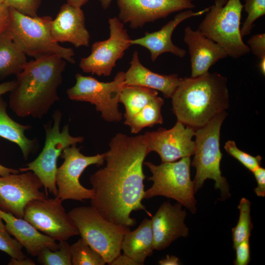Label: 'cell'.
I'll return each mask as SVG.
<instances>
[{
  "label": "cell",
  "mask_w": 265,
  "mask_h": 265,
  "mask_svg": "<svg viewBox=\"0 0 265 265\" xmlns=\"http://www.w3.org/2000/svg\"><path fill=\"white\" fill-rule=\"evenodd\" d=\"M105 153L106 165L93 174L89 181L94 191L91 206L107 220L130 227L136 220L132 211L143 210L151 214L142 203L144 199V161L150 153L144 135L129 136L116 133Z\"/></svg>",
  "instance_id": "1"
},
{
  "label": "cell",
  "mask_w": 265,
  "mask_h": 265,
  "mask_svg": "<svg viewBox=\"0 0 265 265\" xmlns=\"http://www.w3.org/2000/svg\"><path fill=\"white\" fill-rule=\"evenodd\" d=\"M66 60L54 54L27 61L16 75V86L10 92L9 105L20 117L41 119L59 100Z\"/></svg>",
  "instance_id": "2"
},
{
  "label": "cell",
  "mask_w": 265,
  "mask_h": 265,
  "mask_svg": "<svg viewBox=\"0 0 265 265\" xmlns=\"http://www.w3.org/2000/svg\"><path fill=\"white\" fill-rule=\"evenodd\" d=\"M227 78L217 73L181 78L171 97L177 121L195 130L206 125L229 106Z\"/></svg>",
  "instance_id": "3"
},
{
  "label": "cell",
  "mask_w": 265,
  "mask_h": 265,
  "mask_svg": "<svg viewBox=\"0 0 265 265\" xmlns=\"http://www.w3.org/2000/svg\"><path fill=\"white\" fill-rule=\"evenodd\" d=\"M227 115V112L223 111L195 130V151L191 162V165L196 169L194 193L203 186L207 179H212L215 182V189L220 191L223 200L231 195L229 184L220 170L222 157L220 149V129Z\"/></svg>",
  "instance_id": "4"
},
{
  "label": "cell",
  "mask_w": 265,
  "mask_h": 265,
  "mask_svg": "<svg viewBox=\"0 0 265 265\" xmlns=\"http://www.w3.org/2000/svg\"><path fill=\"white\" fill-rule=\"evenodd\" d=\"M7 29L26 55L34 57L54 54L75 63V52L71 48L61 46L51 33L53 18L50 16L32 17L10 8Z\"/></svg>",
  "instance_id": "5"
},
{
  "label": "cell",
  "mask_w": 265,
  "mask_h": 265,
  "mask_svg": "<svg viewBox=\"0 0 265 265\" xmlns=\"http://www.w3.org/2000/svg\"><path fill=\"white\" fill-rule=\"evenodd\" d=\"M243 8L240 0H215L198 28L206 37L220 45L228 56L235 59L250 52L240 34Z\"/></svg>",
  "instance_id": "6"
},
{
  "label": "cell",
  "mask_w": 265,
  "mask_h": 265,
  "mask_svg": "<svg viewBox=\"0 0 265 265\" xmlns=\"http://www.w3.org/2000/svg\"><path fill=\"white\" fill-rule=\"evenodd\" d=\"M68 214L81 238L109 265L121 254V244L130 227L115 224L103 217L92 206L72 209Z\"/></svg>",
  "instance_id": "7"
},
{
  "label": "cell",
  "mask_w": 265,
  "mask_h": 265,
  "mask_svg": "<svg viewBox=\"0 0 265 265\" xmlns=\"http://www.w3.org/2000/svg\"><path fill=\"white\" fill-rule=\"evenodd\" d=\"M191 162L190 157L159 165L144 162L152 174L148 180L153 183L152 186L145 191L144 198L158 196L172 198L192 213H196L197 202L194 197V183L190 178Z\"/></svg>",
  "instance_id": "8"
},
{
  "label": "cell",
  "mask_w": 265,
  "mask_h": 265,
  "mask_svg": "<svg viewBox=\"0 0 265 265\" xmlns=\"http://www.w3.org/2000/svg\"><path fill=\"white\" fill-rule=\"evenodd\" d=\"M62 117V113L60 110L53 112L52 121L44 125L45 140L42 151L35 159L19 169L20 172H33L42 182L46 194L47 195L49 192L54 197L58 193L55 176L58 157L65 148L82 143L84 140L82 136L71 135L68 124L60 130Z\"/></svg>",
  "instance_id": "9"
},
{
  "label": "cell",
  "mask_w": 265,
  "mask_h": 265,
  "mask_svg": "<svg viewBox=\"0 0 265 265\" xmlns=\"http://www.w3.org/2000/svg\"><path fill=\"white\" fill-rule=\"evenodd\" d=\"M76 83L66 91L68 98L75 101L90 103L108 122H119L123 118L119 110V98L125 86V72H118L110 82L100 81L90 76L77 73Z\"/></svg>",
  "instance_id": "10"
},
{
  "label": "cell",
  "mask_w": 265,
  "mask_h": 265,
  "mask_svg": "<svg viewBox=\"0 0 265 265\" xmlns=\"http://www.w3.org/2000/svg\"><path fill=\"white\" fill-rule=\"evenodd\" d=\"M74 144L65 148L60 157L64 160L57 167L55 181L58 193L56 197L62 201L73 200L83 201L91 199L94 195L93 189L84 187L80 182V178L89 166L103 165L105 153L87 156L80 152V148Z\"/></svg>",
  "instance_id": "11"
},
{
  "label": "cell",
  "mask_w": 265,
  "mask_h": 265,
  "mask_svg": "<svg viewBox=\"0 0 265 265\" xmlns=\"http://www.w3.org/2000/svg\"><path fill=\"white\" fill-rule=\"evenodd\" d=\"M110 35L108 39L95 42L91 53L82 58L79 66L83 72L98 76H109L117 60L131 46V40L124 24L118 18L108 19Z\"/></svg>",
  "instance_id": "12"
},
{
  "label": "cell",
  "mask_w": 265,
  "mask_h": 265,
  "mask_svg": "<svg viewBox=\"0 0 265 265\" xmlns=\"http://www.w3.org/2000/svg\"><path fill=\"white\" fill-rule=\"evenodd\" d=\"M57 197L35 199L25 208L24 219L42 233L59 241L67 240L79 232Z\"/></svg>",
  "instance_id": "13"
},
{
  "label": "cell",
  "mask_w": 265,
  "mask_h": 265,
  "mask_svg": "<svg viewBox=\"0 0 265 265\" xmlns=\"http://www.w3.org/2000/svg\"><path fill=\"white\" fill-rule=\"evenodd\" d=\"M43 187L39 178L30 171L0 176V209L24 218L29 202L47 197L40 190Z\"/></svg>",
  "instance_id": "14"
},
{
  "label": "cell",
  "mask_w": 265,
  "mask_h": 265,
  "mask_svg": "<svg viewBox=\"0 0 265 265\" xmlns=\"http://www.w3.org/2000/svg\"><path fill=\"white\" fill-rule=\"evenodd\" d=\"M195 132L193 128L177 121L170 129L159 128L156 131L147 132L143 135L150 152L158 153L163 163L193 155L195 142L192 138Z\"/></svg>",
  "instance_id": "15"
},
{
  "label": "cell",
  "mask_w": 265,
  "mask_h": 265,
  "mask_svg": "<svg viewBox=\"0 0 265 265\" xmlns=\"http://www.w3.org/2000/svg\"><path fill=\"white\" fill-rule=\"evenodd\" d=\"M119 20L134 29L195 7L192 0H116Z\"/></svg>",
  "instance_id": "16"
},
{
  "label": "cell",
  "mask_w": 265,
  "mask_h": 265,
  "mask_svg": "<svg viewBox=\"0 0 265 265\" xmlns=\"http://www.w3.org/2000/svg\"><path fill=\"white\" fill-rule=\"evenodd\" d=\"M186 216V210L179 203L172 205L165 202L160 205L151 219L155 250H163L178 238L188 236Z\"/></svg>",
  "instance_id": "17"
},
{
  "label": "cell",
  "mask_w": 265,
  "mask_h": 265,
  "mask_svg": "<svg viewBox=\"0 0 265 265\" xmlns=\"http://www.w3.org/2000/svg\"><path fill=\"white\" fill-rule=\"evenodd\" d=\"M51 30L53 39L57 43L69 42L77 48L89 45L90 36L81 7L63 4L52 20Z\"/></svg>",
  "instance_id": "18"
},
{
  "label": "cell",
  "mask_w": 265,
  "mask_h": 265,
  "mask_svg": "<svg viewBox=\"0 0 265 265\" xmlns=\"http://www.w3.org/2000/svg\"><path fill=\"white\" fill-rule=\"evenodd\" d=\"M210 7L194 12L191 9L183 11L177 14L173 20L169 21L159 30L146 32L141 38L131 40L132 45H138L146 48L151 54V59L155 61L161 54L170 53L179 57H184L186 51L173 43L172 35L177 26L184 21L192 17L201 15L207 13Z\"/></svg>",
  "instance_id": "19"
},
{
  "label": "cell",
  "mask_w": 265,
  "mask_h": 265,
  "mask_svg": "<svg viewBox=\"0 0 265 265\" xmlns=\"http://www.w3.org/2000/svg\"><path fill=\"white\" fill-rule=\"evenodd\" d=\"M184 40L190 56L191 77L207 73L219 60L228 56L220 45L206 37L199 30H194L189 26L184 30Z\"/></svg>",
  "instance_id": "20"
},
{
  "label": "cell",
  "mask_w": 265,
  "mask_h": 265,
  "mask_svg": "<svg viewBox=\"0 0 265 265\" xmlns=\"http://www.w3.org/2000/svg\"><path fill=\"white\" fill-rule=\"evenodd\" d=\"M181 78L176 74L169 75L153 72L140 61L137 51L133 52L130 67L125 72V86L136 85L159 91L166 98H171Z\"/></svg>",
  "instance_id": "21"
},
{
  "label": "cell",
  "mask_w": 265,
  "mask_h": 265,
  "mask_svg": "<svg viewBox=\"0 0 265 265\" xmlns=\"http://www.w3.org/2000/svg\"><path fill=\"white\" fill-rule=\"evenodd\" d=\"M0 217L5 222L9 233L20 242L32 256H37L44 248L55 250L58 244L53 238L42 233L24 218L0 209Z\"/></svg>",
  "instance_id": "22"
},
{
  "label": "cell",
  "mask_w": 265,
  "mask_h": 265,
  "mask_svg": "<svg viewBox=\"0 0 265 265\" xmlns=\"http://www.w3.org/2000/svg\"><path fill=\"white\" fill-rule=\"evenodd\" d=\"M121 250L138 265H144L146 258L155 250L151 219L145 218L137 229L125 234Z\"/></svg>",
  "instance_id": "23"
},
{
  "label": "cell",
  "mask_w": 265,
  "mask_h": 265,
  "mask_svg": "<svg viewBox=\"0 0 265 265\" xmlns=\"http://www.w3.org/2000/svg\"><path fill=\"white\" fill-rule=\"evenodd\" d=\"M7 103L0 96V137L11 141L20 149L25 159L38 148L36 139H29L25 132L31 128L29 125L20 124L13 120L7 112Z\"/></svg>",
  "instance_id": "24"
},
{
  "label": "cell",
  "mask_w": 265,
  "mask_h": 265,
  "mask_svg": "<svg viewBox=\"0 0 265 265\" xmlns=\"http://www.w3.org/2000/svg\"><path fill=\"white\" fill-rule=\"evenodd\" d=\"M26 53L6 29L0 34V80L17 75L27 63Z\"/></svg>",
  "instance_id": "25"
},
{
  "label": "cell",
  "mask_w": 265,
  "mask_h": 265,
  "mask_svg": "<svg viewBox=\"0 0 265 265\" xmlns=\"http://www.w3.org/2000/svg\"><path fill=\"white\" fill-rule=\"evenodd\" d=\"M157 90L136 85L125 86L121 93L119 103L124 106L125 121L138 113L147 104L158 96Z\"/></svg>",
  "instance_id": "26"
},
{
  "label": "cell",
  "mask_w": 265,
  "mask_h": 265,
  "mask_svg": "<svg viewBox=\"0 0 265 265\" xmlns=\"http://www.w3.org/2000/svg\"><path fill=\"white\" fill-rule=\"evenodd\" d=\"M163 99L159 96L147 104L138 113L124 124L128 126L132 133H138L146 127L163 123L161 107Z\"/></svg>",
  "instance_id": "27"
},
{
  "label": "cell",
  "mask_w": 265,
  "mask_h": 265,
  "mask_svg": "<svg viewBox=\"0 0 265 265\" xmlns=\"http://www.w3.org/2000/svg\"><path fill=\"white\" fill-rule=\"evenodd\" d=\"M239 211L237 225L232 229L233 248L246 238H249L253 229L250 215L251 203L245 198H242L238 207Z\"/></svg>",
  "instance_id": "28"
},
{
  "label": "cell",
  "mask_w": 265,
  "mask_h": 265,
  "mask_svg": "<svg viewBox=\"0 0 265 265\" xmlns=\"http://www.w3.org/2000/svg\"><path fill=\"white\" fill-rule=\"evenodd\" d=\"M71 263L73 265H104L102 256L81 238L70 245Z\"/></svg>",
  "instance_id": "29"
},
{
  "label": "cell",
  "mask_w": 265,
  "mask_h": 265,
  "mask_svg": "<svg viewBox=\"0 0 265 265\" xmlns=\"http://www.w3.org/2000/svg\"><path fill=\"white\" fill-rule=\"evenodd\" d=\"M55 250L42 249L38 254L37 261L44 265H71L70 245L66 240L59 241Z\"/></svg>",
  "instance_id": "30"
},
{
  "label": "cell",
  "mask_w": 265,
  "mask_h": 265,
  "mask_svg": "<svg viewBox=\"0 0 265 265\" xmlns=\"http://www.w3.org/2000/svg\"><path fill=\"white\" fill-rule=\"evenodd\" d=\"M243 7L247 16L240 29L242 37L249 35L253 27L254 23L265 14V0H244Z\"/></svg>",
  "instance_id": "31"
},
{
  "label": "cell",
  "mask_w": 265,
  "mask_h": 265,
  "mask_svg": "<svg viewBox=\"0 0 265 265\" xmlns=\"http://www.w3.org/2000/svg\"><path fill=\"white\" fill-rule=\"evenodd\" d=\"M2 220L0 217V250L11 258L22 259L26 257L22 250L23 246L15 238L11 237Z\"/></svg>",
  "instance_id": "32"
},
{
  "label": "cell",
  "mask_w": 265,
  "mask_h": 265,
  "mask_svg": "<svg viewBox=\"0 0 265 265\" xmlns=\"http://www.w3.org/2000/svg\"><path fill=\"white\" fill-rule=\"evenodd\" d=\"M224 148L229 155L237 159L252 172L261 165L262 159L261 156H253L240 150L233 140L227 141Z\"/></svg>",
  "instance_id": "33"
},
{
  "label": "cell",
  "mask_w": 265,
  "mask_h": 265,
  "mask_svg": "<svg viewBox=\"0 0 265 265\" xmlns=\"http://www.w3.org/2000/svg\"><path fill=\"white\" fill-rule=\"evenodd\" d=\"M9 7L19 12L32 17L37 16V12L41 0H3Z\"/></svg>",
  "instance_id": "34"
},
{
  "label": "cell",
  "mask_w": 265,
  "mask_h": 265,
  "mask_svg": "<svg viewBox=\"0 0 265 265\" xmlns=\"http://www.w3.org/2000/svg\"><path fill=\"white\" fill-rule=\"evenodd\" d=\"M250 51L260 59L265 57V34L258 33L251 36L247 41Z\"/></svg>",
  "instance_id": "35"
},
{
  "label": "cell",
  "mask_w": 265,
  "mask_h": 265,
  "mask_svg": "<svg viewBox=\"0 0 265 265\" xmlns=\"http://www.w3.org/2000/svg\"><path fill=\"white\" fill-rule=\"evenodd\" d=\"M236 259L234 262L235 265H247L250 262L249 238H246L235 248Z\"/></svg>",
  "instance_id": "36"
},
{
  "label": "cell",
  "mask_w": 265,
  "mask_h": 265,
  "mask_svg": "<svg viewBox=\"0 0 265 265\" xmlns=\"http://www.w3.org/2000/svg\"><path fill=\"white\" fill-rule=\"evenodd\" d=\"M257 181V186L254 191L259 197L265 196V169L259 166L253 172Z\"/></svg>",
  "instance_id": "37"
},
{
  "label": "cell",
  "mask_w": 265,
  "mask_h": 265,
  "mask_svg": "<svg viewBox=\"0 0 265 265\" xmlns=\"http://www.w3.org/2000/svg\"><path fill=\"white\" fill-rule=\"evenodd\" d=\"M9 21V7L4 2H1L0 3V34L7 29Z\"/></svg>",
  "instance_id": "38"
},
{
  "label": "cell",
  "mask_w": 265,
  "mask_h": 265,
  "mask_svg": "<svg viewBox=\"0 0 265 265\" xmlns=\"http://www.w3.org/2000/svg\"><path fill=\"white\" fill-rule=\"evenodd\" d=\"M110 265H138V263L126 255L120 254L109 264Z\"/></svg>",
  "instance_id": "39"
},
{
  "label": "cell",
  "mask_w": 265,
  "mask_h": 265,
  "mask_svg": "<svg viewBox=\"0 0 265 265\" xmlns=\"http://www.w3.org/2000/svg\"><path fill=\"white\" fill-rule=\"evenodd\" d=\"M16 86V80L8 81L0 83V96L10 92Z\"/></svg>",
  "instance_id": "40"
},
{
  "label": "cell",
  "mask_w": 265,
  "mask_h": 265,
  "mask_svg": "<svg viewBox=\"0 0 265 265\" xmlns=\"http://www.w3.org/2000/svg\"><path fill=\"white\" fill-rule=\"evenodd\" d=\"M9 265H35L34 261L26 257L22 259H16L11 258L8 264Z\"/></svg>",
  "instance_id": "41"
},
{
  "label": "cell",
  "mask_w": 265,
  "mask_h": 265,
  "mask_svg": "<svg viewBox=\"0 0 265 265\" xmlns=\"http://www.w3.org/2000/svg\"><path fill=\"white\" fill-rule=\"evenodd\" d=\"M179 259L174 256L167 255L165 259H163L159 261V264L161 265H180Z\"/></svg>",
  "instance_id": "42"
},
{
  "label": "cell",
  "mask_w": 265,
  "mask_h": 265,
  "mask_svg": "<svg viewBox=\"0 0 265 265\" xmlns=\"http://www.w3.org/2000/svg\"><path fill=\"white\" fill-rule=\"evenodd\" d=\"M19 170L8 168L0 164V176H4L10 173H19Z\"/></svg>",
  "instance_id": "43"
},
{
  "label": "cell",
  "mask_w": 265,
  "mask_h": 265,
  "mask_svg": "<svg viewBox=\"0 0 265 265\" xmlns=\"http://www.w3.org/2000/svg\"><path fill=\"white\" fill-rule=\"evenodd\" d=\"M89 0H66L69 4L78 7H81L86 4Z\"/></svg>",
  "instance_id": "44"
},
{
  "label": "cell",
  "mask_w": 265,
  "mask_h": 265,
  "mask_svg": "<svg viewBox=\"0 0 265 265\" xmlns=\"http://www.w3.org/2000/svg\"><path fill=\"white\" fill-rule=\"evenodd\" d=\"M259 68L263 75H265V57L260 59Z\"/></svg>",
  "instance_id": "45"
},
{
  "label": "cell",
  "mask_w": 265,
  "mask_h": 265,
  "mask_svg": "<svg viewBox=\"0 0 265 265\" xmlns=\"http://www.w3.org/2000/svg\"><path fill=\"white\" fill-rule=\"evenodd\" d=\"M98 0L100 2L102 8L106 10L109 7L112 0Z\"/></svg>",
  "instance_id": "46"
},
{
  "label": "cell",
  "mask_w": 265,
  "mask_h": 265,
  "mask_svg": "<svg viewBox=\"0 0 265 265\" xmlns=\"http://www.w3.org/2000/svg\"><path fill=\"white\" fill-rule=\"evenodd\" d=\"M3 0H0V3H1V2H3Z\"/></svg>",
  "instance_id": "47"
},
{
  "label": "cell",
  "mask_w": 265,
  "mask_h": 265,
  "mask_svg": "<svg viewBox=\"0 0 265 265\" xmlns=\"http://www.w3.org/2000/svg\"></svg>",
  "instance_id": "48"
}]
</instances>
